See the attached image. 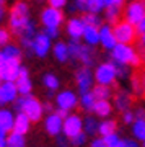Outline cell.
Wrapping results in <instances>:
<instances>
[{
	"label": "cell",
	"mask_w": 145,
	"mask_h": 147,
	"mask_svg": "<svg viewBox=\"0 0 145 147\" xmlns=\"http://www.w3.org/2000/svg\"><path fill=\"white\" fill-rule=\"evenodd\" d=\"M90 147H106V144H104L103 137H101V139H93L91 144H90Z\"/></svg>",
	"instance_id": "obj_48"
},
{
	"label": "cell",
	"mask_w": 145,
	"mask_h": 147,
	"mask_svg": "<svg viewBox=\"0 0 145 147\" xmlns=\"http://www.w3.org/2000/svg\"><path fill=\"white\" fill-rule=\"evenodd\" d=\"M119 147H139V144H137V141H134V139H122Z\"/></svg>",
	"instance_id": "obj_44"
},
{
	"label": "cell",
	"mask_w": 145,
	"mask_h": 147,
	"mask_svg": "<svg viewBox=\"0 0 145 147\" xmlns=\"http://www.w3.org/2000/svg\"><path fill=\"white\" fill-rule=\"evenodd\" d=\"M77 2H80V3H87L88 0H77Z\"/></svg>",
	"instance_id": "obj_57"
},
{
	"label": "cell",
	"mask_w": 145,
	"mask_h": 147,
	"mask_svg": "<svg viewBox=\"0 0 145 147\" xmlns=\"http://www.w3.org/2000/svg\"><path fill=\"white\" fill-rule=\"evenodd\" d=\"M132 90L135 92V95L145 93V77L144 75H135L132 79Z\"/></svg>",
	"instance_id": "obj_34"
},
{
	"label": "cell",
	"mask_w": 145,
	"mask_h": 147,
	"mask_svg": "<svg viewBox=\"0 0 145 147\" xmlns=\"http://www.w3.org/2000/svg\"><path fill=\"white\" fill-rule=\"evenodd\" d=\"M52 54H54V57H56L59 62H67L68 59H70L68 46L65 44V42H62V41L56 42V44L52 46Z\"/></svg>",
	"instance_id": "obj_24"
},
{
	"label": "cell",
	"mask_w": 145,
	"mask_h": 147,
	"mask_svg": "<svg viewBox=\"0 0 145 147\" xmlns=\"http://www.w3.org/2000/svg\"><path fill=\"white\" fill-rule=\"evenodd\" d=\"M93 80H95V75L90 70V67H80L75 72V82H77V87L80 90V95L90 92L91 85H93Z\"/></svg>",
	"instance_id": "obj_10"
},
{
	"label": "cell",
	"mask_w": 145,
	"mask_h": 147,
	"mask_svg": "<svg viewBox=\"0 0 145 147\" xmlns=\"http://www.w3.org/2000/svg\"><path fill=\"white\" fill-rule=\"evenodd\" d=\"M31 121L28 119V116L23 113H16L15 115V123H13V132H18L21 136H25L26 132L30 131Z\"/></svg>",
	"instance_id": "obj_22"
},
{
	"label": "cell",
	"mask_w": 145,
	"mask_h": 147,
	"mask_svg": "<svg viewBox=\"0 0 145 147\" xmlns=\"http://www.w3.org/2000/svg\"><path fill=\"white\" fill-rule=\"evenodd\" d=\"M42 110H44V111H49V113H54V108H52V105L49 103V101H46V103L42 105Z\"/></svg>",
	"instance_id": "obj_51"
},
{
	"label": "cell",
	"mask_w": 145,
	"mask_h": 147,
	"mask_svg": "<svg viewBox=\"0 0 145 147\" xmlns=\"http://www.w3.org/2000/svg\"><path fill=\"white\" fill-rule=\"evenodd\" d=\"M62 126H64V119L60 116H57L56 113L47 115L46 119H44V129L51 136H59L60 131H62Z\"/></svg>",
	"instance_id": "obj_16"
},
{
	"label": "cell",
	"mask_w": 145,
	"mask_h": 147,
	"mask_svg": "<svg viewBox=\"0 0 145 147\" xmlns=\"http://www.w3.org/2000/svg\"><path fill=\"white\" fill-rule=\"evenodd\" d=\"M142 46H144V49H145V34H142Z\"/></svg>",
	"instance_id": "obj_55"
},
{
	"label": "cell",
	"mask_w": 145,
	"mask_h": 147,
	"mask_svg": "<svg viewBox=\"0 0 145 147\" xmlns=\"http://www.w3.org/2000/svg\"><path fill=\"white\" fill-rule=\"evenodd\" d=\"M114 31V38L119 44H130V42L135 39V26L130 25L127 21H121V23H116V26L113 28Z\"/></svg>",
	"instance_id": "obj_7"
},
{
	"label": "cell",
	"mask_w": 145,
	"mask_h": 147,
	"mask_svg": "<svg viewBox=\"0 0 145 147\" xmlns=\"http://www.w3.org/2000/svg\"><path fill=\"white\" fill-rule=\"evenodd\" d=\"M3 16H5V7L3 3H0V21L3 20Z\"/></svg>",
	"instance_id": "obj_52"
},
{
	"label": "cell",
	"mask_w": 145,
	"mask_h": 147,
	"mask_svg": "<svg viewBox=\"0 0 145 147\" xmlns=\"http://www.w3.org/2000/svg\"><path fill=\"white\" fill-rule=\"evenodd\" d=\"M0 139H7V131L0 126Z\"/></svg>",
	"instance_id": "obj_53"
},
{
	"label": "cell",
	"mask_w": 145,
	"mask_h": 147,
	"mask_svg": "<svg viewBox=\"0 0 145 147\" xmlns=\"http://www.w3.org/2000/svg\"><path fill=\"white\" fill-rule=\"evenodd\" d=\"M7 147H26L25 136H21L18 132H11L7 137Z\"/></svg>",
	"instance_id": "obj_33"
},
{
	"label": "cell",
	"mask_w": 145,
	"mask_h": 147,
	"mask_svg": "<svg viewBox=\"0 0 145 147\" xmlns=\"http://www.w3.org/2000/svg\"><path fill=\"white\" fill-rule=\"evenodd\" d=\"M126 0H108V7H114V8H119L122 7V3H124Z\"/></svg>",
	"instance_id": "obj_47"
},
{
	"label": "cell",
	"mask_w": 145,
	"mask_h": 147,
	"mask_svg": "<svg viewBox=\"0 0 145 147\" xmlns=\"http://www.w3.org/2000/svg\"><path fill=\"white\" fill-rule=\"evenodd\" d=\"M91 93H93L95 100H109V96L113 95V92H111V88H109V87H104V85H96V87H93Z\"/></svg>",
	"instance_id": "obj_29"
},
{
	"label": "cell",
	"mask_w": 145,
	"mask_h": 147,
	"mask_svg": "<svg viewBox=\"0 0 145 147\" xmlns=\"http://www.w3.org/2000/svg\"><path fill=\"white\" fill-rule=\"evenodd\" d=\"M18 88H16L15 82H3L0 84V105H8V103H15Z\"/></svg>",
	"instance_id": "obj_14"
},
{
	"label": "cell",
	"mask_w": 145,
	"mask_h": 147,
	"mask_svg": "<svg viewBox=\"0 0 145 147\" xmlns=\"http://www.w3.org/2000/svg\"><path fill=\"white\" fill-rule=\"evenodd\" d=\"M114 64V69H116V75L119 79H127L130 74V69L129 65H124V64H117V62H113Z\"/></svg>",
	"instance_id": "obj_37"
},
{
	"label": "cell",
	"mask_w": 145,
	"mask_h": 147,
	"mask_svg": "<svg viewBox=\"0 0 145 147\" xmlns=\"http://www.w3.org/2000/svg\"><path fill=\"white\" fill-rule=\"evenodd\" d=\"M8 41H10V33H8V30L0 28V46H2V47L7 46Z\"/></svg>",
	"instance_id": "obj_40"
},
{
	"label": "cell",
	"mask_w": 145,
	"mask_h": 147,
	"mask_svg": "<svg viewBox=\"0 0 145 147\" xmlns=\"http://www.w3.org/2000/svg\"><path fill=\"white\" fill-rule=\"evenodd\" d=\"M2 2H3V0H0V3H2Z\"/></svg>",
	"instance_id": "obj_59"
},
{
	"label": "cell",
	"mask_w": 145,
	"mask_h": 147,
	"mask_svg": "<svg viewBox=\"0 0 145 147\" xmlns=\"http://www.w3.org/2000/svg\"><path fill=\"white\" fill-rule=\"evenodd\" d=\"M68 142L70 141H68L64 134H59V136H57V147H67Z\"/></svg>",
	"instance_id": "obj_45"
},
{
	"label": "cell",
	"mask_w": 145,
	"mask_h": 147,
	"mask_svg": "<svg viewBox=\"0 0 145 147\" xmlns=\"http://www.w3.org/2000/svg\"><path fill=\"white\" fill-rule=\"evenodd\" d=\"M70 142H72V146H83V144L87 142V134H85V132H80V134H77L75 137H72Z\"/></svg>",
	"instance_id": "obj_39"
},
{
	"label": "cell",
	"mask_w": 145,
	"mask_h": 147,
	"mask_svg": "<svg viewBox=\"0 0 145 147\" xmlns=\"http://www.w3.org/2000/svg\"><path fill=\"white\" fill-rule=\"evenodd\" d=\"M119 18V8H114V7H106V20L109 23H116Z\"/></svg>",
	"instance_id": "obj_38"
},
{
	"label": "cell",
	"mask_w": 145,
	"mask_h": 147,
	"mask_svg": "<svg viewBox=\"0 0 145 147\" xmlns=\"http://www.w3.org/2000/svg\"><path fill=\"white\" fill-rule=\"evenodd\" d=\"M44 34L47 38H57L59 36V28H44Z\"/></svg>",
	"instance_id": "obj_43"
},
{
	"label": "cell",
	"mask_w": 145,
	"mask_h": 147,
	"mask_svg": "<svg viewBox=\"0 0 145 147\" xmlns=\"http://www.w3.org/2000/svg\"><path fill=\"white\" fill-rule=\"evenodd\" d=\"M42 84H44V87H46L49 92H54V90L59 88V79H57V75H54V74H51V72L44 74Z\"/></svg>",
	"instance_id": "obj_32"
},
{
	"label": "cell",
	"mask_w": 145,
	"mask_h": 147,
	"mask_svg": "<svg viewBox=\"0 0 145 147\" xmlns=\"http://www.w3.org/2000/svg\"><path fill=\"white\" fill-rule=\"evenodd\" d=\"M21 64L20 61H3L2 70H0V80L3 82H15L20 75Z\"/></svg>",
	"instance_id": "obj_12"
},
{
	"label": "cell",
	"mask_w": 145,
	"mask_h": 147,
	"mask_svg": "<svg viewBox=\"0 0 145 147\" xmlns=\"http://www.w3.org/2000/svg\"><path fill=\"white\" fill-rule=\"evenodd\" d=\"M122 121H124L126 124H134L135 121V116H134V111H124L122 113Z\"/></svg>",
	"instance_id": "obj_41"
},
{
	"label": "cell",
	"mask_w": 145,
	"mask_h": 147,
	"mask_svg": "<svg viewBox=\"0 0 145 147\" xmlns=\"http://www.w3.org/2000/svg\"><path fill=\"white\" fill-rule=\"evenodd\" d=\"M30 7L26 2H16L13 8L10 11V20H8V25H10L11 31L15 33L16 36L20 34L30 23Z\"/></svg>",
	"instance_id": "obj_2"
},
{
	"label": "cell",
	"mask_w": 145,
	"mask_h": 147,
	"mask_svg": "<svg viewBox=\"0 0 145 147\" xmlns=\"http://www.w3.org/2000/svg\"><path fill=\"white\" fill-rule=\"evenodd\" d=\"M135 31L139 33L140 36H142V34H145V18L142 21H140L139 25H137V28H135Z\"/></svg>",
	"instance_id": "obj_49"
},
{
	"label": "cell",
	"mask_w": 145,
	"mask_h": 147,
	"mask_svg": "<svg viewBox=\"0 0 145 147\" xmlns=\"http://www.w3.org/2000/svg\"><path fill=\"white\" fill-rule=\"evenodd\" d=\"M0 147H7V139H0Z\"/></svg>",
	"instance_id": "obj_54"
},
{
	"label": "cell",
	"mask_w": 145,
	"mask_h": 147,
	"mask_svg": "<svg viewBox=\"0 0 145 147\" xmlns=\"http://www.w3.org/2000/svg\"><path fill=\"white\" fill-rule=\"evenodd\" d=\"M15 85L18 88V93L21 95H30L33 90V82L30 79V74H28V69L21 65V70H20V75L18 79L15 80Z\"/></svg>",
	"instance_id": "obj_17"
},
{
	"label": "cell",
	"mask_w": 145,
	"mask_h": 147,
	"mask_svg": "<svg viewBox=\"0 0 145 147\" xmlns=\"http://www.w3.org/2000/svg\"><path fill=\"white\" fill-rule=\"evenodd\" d=\"M134 116H135V119H145V108L144 106H139L134 111Z\"/></svg>",
	"instance_id": "obj_46"
},
{
	"label": "cell",
	"mask_w": 145,
	"mask_h": 147,
	"mask_svg": "<svg viewBox=\"0 0 145 147\" xmlns=\"http://www.w3.org/2000/svg\"><path fill=\"white\" fill-rule=\"evenodd\" d=\"M111 110H113V106H111V103H109L108 100H96L91 111H93L96 116H99V118H108Z\"/></svg>",
	"instance_id": "obj_25"
},
{
	"label": "cell",
	"mask_w": 145,
	"mask_h": 147,
	"mask_svg": "<svg viewBox=\"0 0 145 147\" xmlns=\"http://www.w3.org/2000/svg\"><path fill=\"white\" fill-rule=\"evenodd\" d=\"M51 51V38H47L44 33H38L33 41V53L38 57H44Z\"/></svg>",
	"instance_id": "obj_15"
},
{
	"label": "cell",
	"mask_w": 145,
	"mask_h": 147,
	"mask_svg": "<svg viewBox=\"0 0 145 147\" xmlns=\"http://www.w3.org/2000/svg\"><path fill=\"white\" fill-rule=\"evenodd\" d=\"M0 57L3 59V61H20L21 59V49L16 46V44L8 42L7 46L2 47V51H0Z\"/></svg>",
	"instance_id": "obj_21"
},
{
	"label": "cell",
	"mask_w": 145,
	"mask_h": 147,
	"mask_svg": "<svg viewBox=\"0 0 145 147\" xmlns=\"http://www.w3.org/2000/svg\"><path fill=\"white\" fill-rule=\"evenodd\" d=\"M54 113H56L57 116H60V118H62V119H65V118H67L68 116V111H64V110H59V108H57L56 111H54Z\"/></svg>",
	"instance_id": "obj_50"
},
{
	"label": "cell",
	"mask_w": 145,
	"mask_h": 147,
	"mask_svg": "<svg viewBox=\"0 0 145 147\" xmlns=\"http://www.w3.org/2000/svg\"><path fill=\"white\" fill-rule=\"evenodd\" d=\"M15 111L26 115L31 123L39 121L42 113H44L42 103L38 98H34L33 95H21L20 98H16L15 100Z\"/></svg>",
	"instance_id": "obj_1"
},
{
	"label": "cell",
	"mask_w": 145,
	"mask_h": 147,
	"mask_svg": "<svg viewBox=\"0 0 145 147\" xmlns=\"http://www.w3.org/2000/svg\"><path fill=\"white\" fill-rule=\"evenodd\" d=\"M41 21L44 28H59L64 21V13L57 8L47 7L41 11Z\"/></svg>",
	"instance_id": "obj_9"
},
{
	"label": "cell",
	"mask_w": 145,
	"mask_h": 147,
	"mask_svg": "<svg viewBox=\"0 0 145 147\" xmlns=\"http://www.w3.org/2000/svg\"><path fill=\"white\" fill-rule=\"evenodd\" d=\"M85 21L82 20V18H70V20L67 21V34L72 39H80V38L83 36V31H85Z\"/></svg>",
	"instance_id": "obj_18"
},
{
	"label": "cell",
	"mask_w": 145,
	"mask_h": 147,
	"mask_svg": "<svg viewBox=\"0 0 145 147\" xmlns=\"http://www.w3.org/2000/svg\"><path fill=\"white\" fill-rule=\"evenodd\" d=\"M103 141H104V144H106V147H119L122 139H121V136L117 132H114V134H109V136L103 137Z\"/></svg>",
	"instance_id": "obj_36"
},
{
	"label": "cell",
	"mask_w": 145,
	"mask_h": 147,
	"mask_svg": "<svg viewBox=\"0 0 145 147\" xmlns=\"http://www.w3.org/2000/svg\"><path fill=\"white\" fill-rule=\"evenodd\" d=\"M83 41L87 46H95L99 42V28L96 26H85V31H83Z\"/></svg>",
	"instance_id": "obj_23"
},
{
	"label": "cell",
	"mask_w": 145,
	"mask_h": 147,
	"mask_svg": "<svg viewBox=\"0 0 145 147\" xmlns=\"http://www.w3.org/2000/svg\"><path fill=\"white\" fill-rule=\"evenodd\" d=\"M111 59L113 62L124 64V65H139L140 57L139 54L135 53V49L129 44H116L111 51Z\"/></svg>",
	"instance_id": "obj_4"
},
{
	"label": "cell",
	"mask_w": 145,
	"mask_h": 147,
	"mask_svg": "<svg viewBox=\"0 0 145 147\" xmlns=\"http://www.w3.org/2000/svg\"><path fill=\"white\" fill-rule=\"evenodd\" d=\"M82 20L85 21V25H88V26H96V28L101 26V18H99L98 13H85V15L82 16Z\"/></svg>",
	"instance_id": "obj_35"
},
{
	"label": "cell",
	"mask_w": 145,
	"mask_h": 147,
	"mask_svg": "<svg viewBox=\"0 0 145 147\" xmlns=\"http://www.w3.org/2000/svg\"><path fill=\"white\" fill-rule=\"evenodd\" d=\"M67 5V0H49V7L52 8H57V10H60L62 7Z\"/></svg>",
	"instance_id": "obj_42"
},
{
	"label": "cell",
	"mask_w": 145,
	"mask_h": 147,
	"mask_svg": "<svg viewBox=\"0 0 145 147\" xmlns=\"http://www.w3.org/2000/svg\"><path fill=\"white\" fill-rule=\"evenodd\" d=\"M124 16L127 23L137 26L145 18V0H132L129 5L126 7Z\"/></svg>",
	"instance_id": "obj_5"
},
{
	"label": "cell",
	"mask_w": 145,
	"mask_h": 147,
	"mask_svg": "<svg viewBox=\"0 0 145 147\" xmlns=\"http://www.w3.org/2000/svg\"><path fill=\"white\" fill-rule=\"evenodd\" d=\"M68 46V54L70 57L77 59L83 64V67H90L95 64V51L91 46H87V44H82L78 39H70Z\"/></svg>",
	"instance_id": "obj_3"
},
{
	"label": "cell",
	"mask_w": 145,
	"mask_h": 147,
	"mask_svg": "<svg viewBox=\"0 0 145 147\" xmlns=\"http://www.w3.org/2000/svg\"><path fill=\"white\" fill-rule=\"evenodd\" d=\"M80 105H82V108L85 111H91L93 110V105H95V96H93V93H91V90L90 92H87V93H82L80 95Z\"/></svg>",
	"instance_id": "obj_31"
},
{
	"label": "cell",
	"mask_w": 145,
	"mask_h": 147,
	"mask_svg": "<svg viewBox=\"0 0 145 147\" xmlns=\"http://www.w3.org/2000/svg\"><path fill=\"white\" fill-rule=\"evenodd\" d=\"M56 105L59 110L70 111L78 105V98L72 90H62L60 93L56 95Z\"/></svg>",
	"instance_id": "obj_11"
},
{
	"label": "cell",
	"mask_w": 145,
	"mask_h": 147,
	"mask_svg": "<svg viewBox=\"0 0 145 147\" xmlns=\"http://www.w3.org/2000/svg\"><path fill=\"white\" fill-rule=\"evenodd\" d=\"M13 123H15V115L7 108H0V126L5 131L13 129Z\"/></svg>",
	"instance_id": "obj_26"
},
{
	"label": "cell",
	"mask_w": 145,
	"mask_h": 147,
	"mask_svg": "<svg viewBox=\"0 0 145 147\" xmlns=\"http://www.w3.org/2000/svg\"><path fill=\"white\" fill-rule=\"evenodd\" d=\"M99 42H101V46H103V47L111 49V51H113V47L117 44L116 38H114L113 28L109 26V25H103V26H99Z\"/></svg>",
	"instance_id": "obj_19"
},
{
	"label": "cell",
	"mask_w": 145,
	"mask_h": 147,
	"mask_svg": "<svg viewBox=\"0 0 145 147\" xmlns=\"http://www.w3.org/2000/svg\"><path fill=\"white\" fill-rule=\"evenodd\" d=\"M98 127H99V121L95 118V116H87L83 119V132L87 136H93L98 132Z\"/></svg>",
	"instance_id": "obj_27"
},
{
	"label": "cell",
	"mask_w": 145,
	"mask_h": 147,
	"mask_svg": "<svg viewBox=\"0 0 145 147\" xmlns=\"http://www.w3.org/2000/svg\"><path fill=\"white\" fill-rule=\"evenodd\" d=\"M98 132L101 137H106L109 134H114L116 132V121L114 119H104L99 123V127H98Z\"/></svg>",
	"instance_id": "obj_28"
},
{
	"label": "cell",
	"mask_w": 145,
	"mask_h": 147,
	"mask_svg": "<svg viewBox=\"0 0 145 147\" xmlns=\"http://www.w3.org/2000/svg\"><path fill=\"white\" fill-rule=\"evenodd\" d=\"M132 134L135 139L144 142L145 141V119H135L132 124Z\"/></svg>",
	"instance_id": "obj_30"
},
{
	"label": "cell",
	"mask_w": 145,
	"mask_h": 147,
	"mask_svg": "<svg viewBox=\"0 0 145 147\" xmlns=\"http://www.w3.org/2000/svg\"><path fill=\"white\" fill-rule=\"evenodd\" d=\"M62 132L64 136L67 137L68 141L75 137L77 134L83 132V121L80 116L77 115H68L65 119H64V126H62Z\"/></svg>",
	"instance_id": "obj_8"
},
{
	"label": "cell",
	"mask_w": 145,
	"mask_h": 147,
	"mask_svg": "<svg viewBox=\"0 0 145 147\" xmlns=\"http://www.w3.org/2000/svg\"><path fill=\"white\" fill-rule=\"evenodd\" d=\"M144 147H145V141H144Z\"/></svg>",
	"instance_id": "obj_58"
},
{
	"label": "cell",
	"mask_w": 145,
	"mask_h": 147,
	"mask_svg": "<svg viewBox=\"0 0 145 147\" xmlns=\"http://www.w3.org/2000/svg\"><path fill=\"white\" fill-rule=\"evenodd\" d=\"M130 105H132V96H130L129 92L121 90V92H117V93H116V96H114V106H116L121 113L129 111Z\"/></svg>",
	"instance_id": "obj_20"
},
{
	"label": "cell",
	"mask_w": 145,
	"mask_h": 147,
	"mask_svg": "<svg viewBox=\"0 0 145 147\" xmlns=\"http://www.w3.org/2000/svg\"><path fill=\"white\" fill-rule=\"evenodd\" d=\"M36 34L38 33H36V25H34V21H30L28 26L18 34V39H20V42H21V47H23L28 54L33 53V41H34Z\"/></svg>",
	"instance_id": "obj_13"
},
{
	"label": "cell",
	"mask_w": 145,
	"mask_h": 147,
	"mask_svg": "<svg viewBox=\"0 0 145 147\" xmlns=\"http://www.w3.org/2000/svg\"><path fill=\"white\" fill-rule=\"evenodd\" d=\"M93 75H95V80L98 82V85H104V87H109L111 84H114V80L117 79V75H116V69H114L113 62L99 64Z\"/></svg>",
	"instance_id": "obj_6"
},
{
	"label": "cell",
	"mask_w": 145,
	"mask_h": 147,
	"mask_svg": "<svg viewBox=\"0 0 145 147\" xmlns=\"http://www.w3.org/2000/svg\"><path fill=\"white\" fill-rule=\"evenodd\" d=\"M2 65H3V59L0 57V70H2Z\"/></svg>",
	"instance_id": "obj_56"
}]
</instances>
